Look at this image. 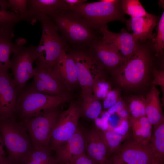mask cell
<instances>
[{"label": "cell", "instance_id": "1", "mask_svg": "<svg viewBox=\"0 0 164 164\" xmlns=\"http://www.w3.org/2000/svg\"><path fill=\"white\" fill-rule=\"evenodd\" d=\"M30 15L32 24L39 21L42 27L39 43L35 46L37 56L35 62L46 67L53 68L61 52L64 50L67 51L70 47L49 16L35 12H31Z\"/></svg>", "mask_w": 164, "mask_h": 164}, {"label": "cell", "instance_id": "2", "mask_svg": "<svg viewBox=\"0 0 164 164\" xmlns=\"http://www.w3.org/2000/svg\"><path fill=\"white\" fill-rule=\"evenodd\" d=\"M50 18L70 48L87 47L100 37L82 17L73 11L63 10Z\"/></svg>", "mask_w": 164, "mask_h": 164}, {"label": "cell", "instance_id": "3", "mask_svg": "<svg viewBox=\"0 0 164 164\" xmlns=\"http://www.w3.org/2000/svg\"><path fill=\"white\" fill-rule=\"evenodd\" d=\"M0 131L8 157L13 164H25L34 146L22 123L14 117L0 120Z\"/></svg>", "mask_w": 164, "mask_h": 164}, {"label": "cell", "instance_id": "4", "mask_svg": "<svg viewBox=\"0 0 164 164\" xmlns=\"http://www.w3.org/2000/svg\"><path fill=\"white\" fill-rule=\"evenodd\" d=\"M70 97L67 91L51 96L34 91L29 84L26 85L18 96L14 117L17 121H22L59 106Z\"/></svg>", "mask_w": 164, "mask_h": 164}, {"label": "cell", "instance_id": "5", "mask_svg": "<svg viewBox=\"0 0 164 164\" xmlns=\"http://www.w3.org/2000/svg\"><path fill=\"white\" fill-rule=\"evenodd\" d=\"M151 65L148 49L140 44L135 53L114 70L116 80L121 86L126 88L141 86L148 80Z\"/></svg>", "mask_w": 164, "mask_h": 164}, {"label": "cell", "instance_id": "6", "mask_svg": "<svg viewBox=\"0 0 164 164\" xmlns=\"http://www.w3.org/2000/svg\"><path fill=\"white\" fill-rule=\"evenodd\" d=\"M67 9L77 13L87 22L92 29L99 30L109 22L119 20L125 22L121 1L101 0L68 8Z\"/></svg>", "mask_w": 164, "mask_h": 164}, {"label": "cell", "instance_id": "7", "mask_svg": "<svg viewBox=\"0 0 164 164\" xmlns=\"http://www.w3.org/2000/svg\"><path fill=\"white\" fill-rule=\"evenodd\" d=\"M67 51L76 64L78 82L81 88V98L90 94L95 95L97 85L102 80L103 68L87 47L70 48Z\"/></svg>", "mask_w": 164, "mask_h": 164}, {"label": "cell", "instance_id": "8", "mask_svg": "<svg viewBox=\"0 0 164 164\" xmlns=\"http://www.w3.org/2000/svg\"><path fill=\"white\" fill-rule=\"evenodd\" d=\"M59 106L21 122L29 135L34 147L49 148L52 133L61 112Z\"/></svg>", "mask_w": 164, "mask_h": 164}, {"label": "cell", "instance_id": "9", "mask_svg": "<svg viewBox=\"0 0 164 164\" xmlns=\"http://www.w3.org/2000/svg\"><path fill=\"white\" fill-rule=\"evenodd\" d=\"M35 46L16 44L12 53L9 69L12 71L18 96L28 81L34 77L33 64L37 58Z\"/></svg>", "mask_w": 164, "mask_h": 164}, {"label": "cell", "instance_id": "10", "mask_svg": "<svg viewBox=\"0 0 164 164\" xmlns=\"http://www.w3.org/2000/svg\"><path fill=\"white\" fill-rule=\"evenodd\" d=\"M80 107L72 103L67 109L61 112L50 138L49 148L55 151L76 132L81 116Z\"/></svg>", "mask_w": 164, "mask_h": 164}, {"label": "cell", "instance_id": "11", "mask_svg": "<svg viewBox=\"0 0 164 164\" xmlns=\"http://www.w3.org/2000/svg\"><path fill=\"white\" fill-rule=\"evenodd\" d=\"M36 64L34 80L30 84L33 90L51 96L59 95L67 92L66 91L67 89L54 66L50 69Z\"/></svg>", "mask_w": 164, "mask_h": 164}, {"label": "cell", "instance_id": "12", "mask_svg": "<svg viewBox=\"0 0 164 164\" xmlns=\"http://www.w3.org/2000/svg\"><path fill=\"white\" fill-rule=\"evenodd\" d=\"M99 31L102 36L100 37L101 40L116 48L125 61L135 53L140 45L139 40L132 33H129L124 28L120 32L115 33L109 30L106 25Z\"/></svg>", "mask_w": 164, "mask_h": 164}, {"label": "cell", "instance_id": "13", "mask_svg": "<svg viewBox=\"0 0 164 164\" xmlns=\"http://www.w3.org/2000/svg\"><path fill=\"white\" fill-rule=\"evenodd\" d=\"M100 37L87 47L103 69L114 71L123 64L125 60L116 48L103 42Z\"/></svg>", "mask_w": 164, "mask_h": 164}, {"label": "cell", "instance_id": "14", "mask_svg": "<svg viewBox=\"0 0 164 164\" xmlns=\"http://www.w3.org/2000/svg\"><path fill=\"white\" fill-rule=\"evenodd\" d=\"M18 94L8 71H0V120L14 117Z\"/></svg>", "mask_w": 164, "mask_h": 164}, {"label": "cell", "instance_id": "15", "mask_svg": "<svg viewBox=\"0 0 164 164\" xmlns=\"http://www.w3.org/2000/svg\"><path fill=\"white\" fill-rule=\"evenodd\" d=\"M114 153L128 164H151L155 157L148 145L141 144L132 139L123 143Z\"/></svg>", "mask_w": 164, "mask_h": 164}, {"label": "cell", "instance_id": "16", "mask_svg": "<svg viewBox=\"0 0 164 164\" xmlns=\"http://www.w3.org/2000/svg\"><path fill=\"white\" fill-rule=\"evenodd\" d=\"M56 164H68L85 153V134L78 128L75 133L55 151Z\"/></svg>", "mask_w": 164, "mask_h": 164}, {"label": "cell", "instance_id": "17", "mask_svg": "<svg viewBox=\"0 0 164 164\" xmlns=\"http://www.w3.org/2000/svg\"><path fill=\"white\" fill-rule=\"evenodd\" d=\"M85 139L87 155L97 164H108L109 156L101 130L92 128L85 134Z\"/></svg>", "mask_w": 164, "mask_h": 164}, {"label": "cell", "instance_id": "18", "mask_svg": "<svg viewBox=\"0 0 164 164\" xmlns=\"http://www.w3.org/2000/svg\"><path fill=\"white\" fill-rule=\"evenodd\" d=\"M54 67L67 90L78 84L75 62L67 51L64 50L61 52Z\"/></svg>", "mask_w": 164, "mask_h": 164}, {"label": "cell", "instance_id": "19", "mask_svg": "<svg viewBox=\"0 0 164 164\" xmlns=\"http://www.w3.org/2000/svg\"><path fill=\"white\" fill-rule=\"evenodd\" d=\"M157 18L152 14L143 16L131 18L126 20L127 29L133 32V35L139 41H145L152 38V31L156 25Z\"/></svg>", "mask_w": 164, "mask_h": 164}, {"label": "cell", "instance_id": "20", "mask_svg": "<svg viewBox=\"0 0 164 164\" xmlns=\"http://www.w3.org/2000/svg\"><path fill=\"white\" fill-rule=\"evenodd\" d=\"M159 94L155 86L152 84L145 99L146 116L150 123L154 125L164 120Z\"/></svg>", "mask_w": 164, "mask_h": 164}, {"label": "cell", "instance_id": "21", "mask_svg": "<svg viewBox=\"0 0 164 164\" xmlns=\"http://www.w3.org/2000/svg\"><path fill=\"white\" fill-rule=\"evenodd\" d=\"M68 7L64 0H28V11L44 14L50 18Z\"/></svg>", "mask_w": 164, "mask_h": 164}, {"label": "cell", "instance_id": "22", "mask_svg": "<svg viewBox=\"0 0 164 164\" xmlns=\"http://www.w3.org/2000/svg\"><path fill=\"white\" fill-rule=\"evenodd\" d=\"M14 31L0 28V71H8L10 56L16 46L12 41Z\"/></svg>", "mask_w": 164, "mask_h": 164}, {"label": "cell", "instance_id": "23", "mask_svg": "<svg viewBox=\"0 0 164 164\" xmlns=\"http://www.w3.org/2000/svg\"><path fill=\"white\" fill-rule=\"evenodd\" d=\"M130 127L132 134V139L141 144L149 143L152 135V125L146 116L137 119L129 118Z\"/></svg>", "mask_w": 164, "mask_h": 164}, {"label": "cell", "instance_id": "24", "mask_svg": "<svg viewBox=\"0 0 164 164\" xmlns=\"http://www.w3.org/2000/svg\"><path fill=\"white\" fill-rule=\"evenodd\" d=\"M80 107L81 114L92 120L98 118L101 111L102 105L98 98L94 94L82 97Z\"/></svg>", "mask_w": 164, "mask_h": 164}, {"label": "cell", "instance_id": "25", "mask_svg": "<svg viewBox=\"0 0 164 164\" xmlns=\"http://www.w3.org/2000/svg\"><path fill=\"white\" fill-rule=\"evenodd\" d=\"M154 126L153 132L148 145L155 157L164 158V120Z\"/></svg>", "mask_w": 164, "mask_h": 164}, {"label": "cell", "instance_id": "26", "mask_svg": "<svg viewBox=\"0 0 164 164\" xmlns=\"http://www.w3.org/2000/svg\"><path fill=\"white\" fill-rule=\"evenodd\" d=\"M102 137L108 153L110 156L115 153L123 142L128 139L129 135H123L119 134L113 130H101Z\"/></svg>", "mask_w": 164, "mask_h": 164}, {"label": "cell", "instance_id": "27", "mask_svg": "<svg viewBox=\"0 0 164 164\" xmlns=\"http://www.w3.org/2000/svg\"><path fill=\"white\" fill-rule=\"evenodd\" d=\"M49 148L34 147L25 164H56Z\"/></svg>", "mask_w": 164, "mask_h": 164}, {"label": "cell", "instance_id": "28", "mask_svg": "<svg viewBox=\"0 0 164 164\" xmlns=\"http://www.w3.org/2000/svg\"><path fill=\"white\" fill-rule=\"evenodd\" d=\"M22 21L18 14L5 8L3 0H0V28L14 31V27Z\"/></svg>", "mask_w": 164, "mask_h": 164}, {"label": "cell", "instance_id": "29", "mask_svg": "<svg viewBox=\"0 0 164 164\" xmlns=\"http://www.w3.org/2000/svg\"><path fill=\"white\" fill-rule=\"evenodd\" d=\"M121 7L124 14L130 15L131 18L143 17L149 14L139 0H121Z\"/></svg>", "mask_w": 164, "mask_h": 164}, {"label": "cell", "instance_id": "30", "mask_svg": "<svg viewBox=\"0 0 164 164\" xmlns=\"http://www.w3.org/2000/svg\"><path fill=\"white\" fill-rule=\"evenodd\" d=\"M28 0H5L6 8L18 14L22 21L28 22Z\"/></svg>", "mask_w": 164, "mask_h": 164}, {"label": "cell", "instance_id": "31", "mask_svg": "<svg viewBox=\"0 0 164 164\" xmlns=\"http://www.w3.org/2000/svg\"><path fill=\"white\" fill-rule=\"evenodd\" d=\"M128 110L131 115L130 118L137 119L146 116L145 99H132L129 103Z\"/></svg>", "mask_w": 164, "mask_h": 164}, {"label": "cell", "instance_id": "32", "mask_svg": "<svg viewBox=\"0 0 164 164\" xmlns=\"http://www.w3.org/2000/svg\"><path fill=\"white\" fill-rule=\"evenodd\" d=\"M153 41L154 43L153 49L156 55L159 56L162 53L164 48V12L159 20L156 38Z\"/></svg>", "mask_w": 164, "mask_h": 164}, {"label": "cell", "instance_id": "33", "mask_svg": "<svg viewBox=\"0 0 164 164\" xmlns=\"http://www.w3.org/2000/svg\"><path fill=\"white\" fill-rule=\"evenodd\" d=\"M118 96L119 94L117 91H112L108 92L103 103L104 108L109 109L113 106L119 100Z\"/></svg>", "mask_w": 164, "mask_h": 164}, {"label": "cell", "instance_id": "34", "mask_svg": "<svg viewBox=\"0 0 164 164\" xmlns=\"http://www.w3.org/2000/svg\"><path fill=\"white\" fill-rule=\"evenodd\" d=\"M154 79L152 84L159 86L164 94V71L163 70H158L154 69L153 71Z\"/></svg>", "mask_w": 164, "mask_h": 164}, {"label": "cell", "instance_id": "35", "mask_svg": "<svg viewBox=\"0 0 164 164\" xmlns=\"http://www.w3.org/2000/svg\"><path fill=\"white\" fill-rule=\"evenodd\" d=\"M130 128L129 120L126 119H121L118 125L113 130L119 134L125 135H129L128 132Z\"/></svg>", "mask_w": 164, "mask_h": 164}, {"label": "cell", "instance_id": "36", "mask_svg": "<svg viewBox=\"0 0 164 164\" xmlns=\"http://www.w3.org/2000/svg\"><path fill=\"white\" fill-rule=\"evenodd\" d=\"M68 164H97L89 158L86 153L72 159Z\"/></svg>", "mask_w": 164, "mask_h": 164}, {"label": "cell", "instance_id": "37", "mask_svg": "<svg viewBox=\"0 0 164 164\" xmlns=\"http://www.w3.org/2000/svg\"><path fill=\"white\" fill-rule=\"evenodd\" d=\"M126 108L124 102L121 100H119L113 106L108 109V112L110 115L115 113H118Z\"/></svg>", "mask_w": 164, "mask_h": 164}, {"label": "cell", "instance_id": "38", "mask_svg": "<svg viewBox=\"0 0 164 164\" xmlns=\"http://www.w3.org/2000/svg\"><path fill=\"white\" fill-rule=\"evenodd\" d=\"M108 164H128L120 158L115 153L111 155L109 157Z\"/></svg>", "mask_w": 164, "mask_h": 164}, {"label": "cell", "instance_id": "39", "mask_svg": "<svg viewBox=\"0 0 164 164\" xmlns=\"http://www.w3.org/2000/svg\"><path fill=\"white\" fill-rule=\"evenodd\" d=\"M64 1L68 5V8L80 5L86 2V0H64Z\"/></svg>", "mask_w": 164, "mask_h": 164}, {"label": "cell", "instance_id": "40", "mask_svg": "<svg viewBox=\"0 0 164 164\" xmlns=\"http://www.w3.org/2000/svg\"><path fill=\"white\" fill-rule=\"evenodd\" d=\"M117 114L121 119H128L130 118L129 112L126 108L121 110Z\"/></svg>", "mask_w": 164, "mask_h": 164}, {"label": "cell", "instance_id": "41", "mask_svg": "<svg viewBox=\"0 0 164 164\" xmlns=\"http://www.w3.org/2000/svg\"><path fill=\"white\" fill-rule=\"evenodd\" d=\"M0 164H13L11 160L5 154L0 155Z\"/></svg>", "mask_w": 164, "mask_h": 164}, {"label": "cell", "instance_id": "42", "mask_svg": "<svg viewBox=\"0 0 164 164\" xmlns=\"http://www.w3.org/2000/svg\"><path fill=\"white\" fill-rule=\"evenodd\" d=\"M164 158L155 157L151 164H164Z\"/></svg>", "mask_w": 164, "mask_h": 164}, {"label": "cell", "instance_id": "43", "mask_svg": "<svg viewBox=\"0 0 164 164\" xmlns=\"http://www.w3.org/2000/svg\"><path fill=\"white\" fill-rule=\"evenodd\" d=\"M4 145L2 135L0 131V155L5 154L4 149Z\"/></svg>", "mask_w": 164, "mask_h": 164}]
</instances>
